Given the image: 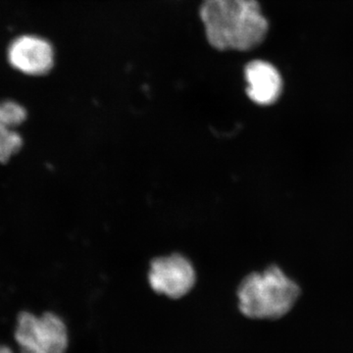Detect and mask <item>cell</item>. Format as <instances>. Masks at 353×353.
<instances>
[{
  "mask_svg": "<svg viewBox=\"0 0 353 353\" xmlns=\"http://www.w3.org/2000/svg\"><path fill=\"white\" fill-rule=\"evenodd\" d=\"M15 341L20 353H66L68 330L54 313L46 312L37 317L24 311L18 315Z\"/></svg>",
  "mask_w": 353,
  "mask_h": 353,
  "instance_id": "3",
  "label": "cell"
},
{
  "mask_svg": "<svg viewBox=\"0 0 353 353\" xmlns=\"http://www.w3.org/2000/svg\"><path fill=\"white\" fill-rule=\"evenodd\" d=\"M148 281L157 294L179 299L187 296L194 288L196 275L189 260L181 254H172L153 260Z\"/></svg>",
  "mask_w": 353,
  "mask_h": 353,
  "instance_id": "4",
  "label": "cell"
},
{
  "mask_svg": "<svg viewBox=\"0 0 353 353\" xmlns=\"http://www.w3.org/2000/svg\"><path fill=\"white\" fill-rule=\"evenodd\" d=\"M246 94L259 105H270L282 94L283 80L275 66L263 60L250 62L245 70Z\"/></svg>",
  "mask_w": 353,
  "mask_h": 353,
  "instance_id": "6",
  "label": "cell"
},
{
  "mask_svg": "<svg viewBox=\"0 0 353 353\" xmlns=\"http://www.w3.org/2000/svg\"><path fill=\"white\" fill-rule=\"evenodd\" d=\"M8 59L14 68L27 75H46L54 64V51L46 39L22 36L9 46Z\"/></svg>",
  "mask_w": 353,
  "mask_h": 353,
  "instance_id": "5",
  "label": "cell"
},
{
  "mask_svg": "<svg viewBox=\"0 0 353 353\" xmlns=\"http://www.w3.org/2000/svg\"><path fill=\"white\" fill-rule=\"evenodd\" d=\"M301 288L276 265L246 276L238 288L239 310L253 320H277L292 310Z\"/></svg>",
  "mask_w": 353,
  "mask_h": 353,
  "instance_id": "2",
  "label": "cell"
},
{
  "mask_svg": "<svg viewBox=\"0 0 353 353\" xmlns=\"http://www.w3.org/2000/svg\"><path fill=\"white\" fill-rule=\"evenodd\" d=\"M199 15L206 38L216 50H252L268 32L256 0H203Z\"/></svg>",
  "mask_w": 353,
  "mask_h": 353,
  "instance_id": "1",
  "label": "cell"
},
{
  "mask_svg": "<svg viewBox=\"0 0 353 353\" xmlns=\"http://www.w3.org/2000/svg\"><path fill=\"white\" fill-rule=\"evenodd\" d=\"M27 118V111L15 101H4L0 103V122L16 128Z\"/></svg>",
  "mask_w": 353,
  "mask_h": 353,
  "instance_id": "8",
  "label": "cell"
},
{
  "mask_svg": "<svg viewBox=\"0 0 353 353\" xmlns=\"http://www.w3.org/2000/svg\"><path fill=\"white\" fill-rule=\"evenodd\" d=\"M0 353H14L11 348L6 347V345H0Z\"/></svg>",
  "mask_w": 353,
  "mask_h": 353,
  "instance_id": "9",
  "label": "cell"
},
{
  "mask_svg": "<svg viewBox=\"0 0 353 353\" xmlns=\"http://www.w3.org/2000/svg\"><path fill=\"white\" fill-rule=\"evenodd\" d=\"M23 145L22 137L14 128L0 122V162L6 163Z\"/></svg>",
  "mask_w": 353,
  "mask_h": 353,
  "instance_id": "7",
  "label": "cell"
}]
</instances>
